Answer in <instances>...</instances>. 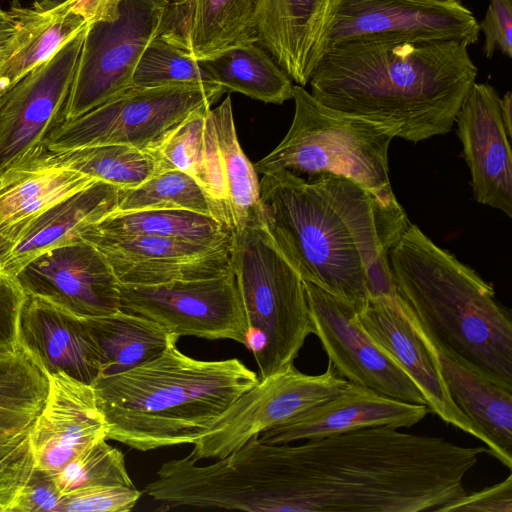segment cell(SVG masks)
Here are the masks:
<instances>
[{
    "label": "cell",
    "mask_w": 512,
    "mask_h": 512,
    "mask_svg": "<svg viewBox=\"0 0 512 512\" xmlns=\"http://www.w3.org/2000/svg\"><path fill=\"white\" fill-rule=\"evenodd\" d=\"M233 231L263 222L259 179L236 133L230 96L209 110Z\"/></svg>",
    "instance_id": "cell-30"
},
{
    "label": "cell",
    "mask_w": 512,
    "mask_h": 512,
    "mask_svg": "<svg viewBox=\"0 0 512 512\" xmlns=\"http://www.w3.org/2000/svg\"><path fill=\"white\" fill-rule=\"evenodd\" d=\"M140 496L136 487L92 486L64 495V512H128Z\"/></svg>",
    "instance_id": "cell-37"
},
{
    "label": "cell",
    "mask_w": 512,
    "mask_h": 512,
    "mask_svg": "<svg viewBox=\"0 0 512 512\" xmlns=\"http://www.w3.org/2000/svg\"><path fill=\"white\" fill-rule=\"evenodd\" d=\"M48 387V372L21 344L14 352L0 353V511H9L32 474L29 433Z\"/></svg>",
    "instance_id": "cell-17"
},
{
    "label": "cell",
    "mask_w": 512,
    "mask_h": 512,
    "mask_svg": "<svg viewBox=\"0 0 512 512\" xmlns=\"http://www.w3.org/2000/svg\"><path fill=\"white\" fill-rule=\"evenodd\" d=\"M87 28L0 95V173L44 151L65 122Z\"/></svg>",
    "instance_id": "cell-12"
},
{
    "label": "cell",
    "mask_w": 512,
    "mask_h": 512,
    "mask_svg": "<svg viewBox=\"0 0 512 512\" xmlns=\"http://www.w3.org/2000/svg\"><path fill=\"white\" fill-rule=\"evenodd\" d=\"M184 209L213 216L233 230L229 216L193 177L179 170L161 171L141 185L119 190L115 211Z\"/></svg>",
    "instance_id": "cell-34"
},
{
    "label": "cell",
    "mask_w": 512,
    "mask_h": 512,
    "mask_svg": "<svg viewBox=\"0 0 512 512\" xmlns=\"http://www.w3.org/2000/svg\"><path fill=\"white\" fill-rule=\"evenodd\" d=\"M197 60L212 82L226 92H238L277 105L293 98L291 78L256 40Z\"/></svg>",
    "instance_id": "cell-28"
},
{
    "label": "cell",
    "mask_w": 512,
    "mask_h": 512,
    "mask_svg": "<svg viewBox=\"0 0 512 512\" xmlns=\"http://www.w3.org/2000/svg\"><path fill=\"white\" fill-rule=\"evenodd\" d=\"M132 83L139 88L214 84L197 59L162 34L144 50L134 70Z\"/></svg>",
    "instance_id": "cell-35"
},
{
    "label": "cell",
    "mask_w": 512,
    "mask_h": 512,
    "mask_svg": "<svg viewBox=\"0 0 512 512\" xmlns=\"http://www.w3.org/2000/svg\"><path fill=\"white\" fill-rule=\"evenodd\" d=\"M167 1H169L172 4L179 5V4H183L186 0H167Z\"/></svg>",
    "instance_id": "cell-46"
},
{
    "label": "cell",
    "mask_w": 512,
    "mask_h": 512,
    "mask_svg": "<svg viewBox=\"0 0 512 512\" xmlns=\"http://www.w3.org/2000/svg\"><path fill=\"white\" fill-rule=\"evenodd\" d=\"M15 279L25 295L49 300L82 317L120 309L116 276L103 255L82 238L37 256Z\"/></svg>",
    "instance_id": "cell-16"
},
{
    "label": "cell",
    "mask_w": 512,
    "mask_h": 512,
    "mask_svg": "<svg viewBox=\"0 0 512 512\" xmlns=\"http://www.w3.org/2000/svg\"><path fill=\"white\" fill-rule=\"evenodd\" d=\"M357 320L374 342L415 382L430 412L478 438L471 422L450 395L435 346L397 294L369 297L357 312Z\"/></svg>",
    "instance_id": "cell-15"
},
{
    "label": "cell",
    "mask_w": 512,
    "mask_h": 512,
    "mask_svg": "<svg viewBox=\"0 0 512 512\" xmlns=\"http://www.w3.org/2000/svg\"><path fill=\"white\" fill-rule=\"evenodd\" d=\"M167 0H122L113 21L88 26L65 108V122L133 86L132 78L148 44L163 33Z\"/></svg>",
    "instance_id": "cell-8"
},
{
    "label": "cell",
    "mask_w": 512,
    "mask_h": 512,
    "mask_svg": "<svg viewBox=\"0 0 512 512\" xmlns=\"http://www.w3.org/2000/svg\"><path fill=\"white\" fill-rule=\"evenodd\" d=\"M8 12L15 21L16 33L1 54L0 95L89 26L72 11L71 0L49 9L22 6L14 0Z\"/></svg>",
    "instance_id": "cell-27"
},
{
    "label": "cell",
    "mask_w": 512,
    "mask_h": 512,
    "mask_svg": "<svg viewBox=\"0 0 512 512\" xmlns=\"http://www.w3.org/2000/svg\"><path fill=\"white\" fill-rule=\"evenodd\" d=\"M226 91L216 84L132 86L87 113L64 122L45 148L65 151L101 144L156 150L172 131L201 107H211Z\"/></svg>",
    "instance_id": "cell-7"
},
{
    "label": "cell",
    "mask_w": 512,
    "mask_h": 512,
    "mask_svg": "<svg viewBox=\"0 0 512 512\" xmlns=\"http://www.w3.org/2000/svg\"><path fill=\"white\" fill-rule=\"evenodd\" d=\"M261 0H186L170 4L162 35L202 59L230 46L258 41Z\"/></svg>",
    "instance_id": "cell-24"
},
{
    "label": "cell",
    "mask_w": 512,
    "mask_h": 512,
    "mask_svg": "<svg viewBox=\"0 0 512 512\" xmlns=\"http://www.w3.org/2000/svg\"><path fill=\"white\" fill-rule=\"evenodd\" d=\"M14 244L15 242L12 239L0 233V266Z\"/></svg>",
    "instance_id": "cell-45"
},
{
    "label": "cell",
    "mask_w": 512,
    "mask_h": 512,
    "mask_svg": "<svg viewBox=\"0 0 512 512\" xmlns=\"http://www.w3.org/2000/svg\"><path fill=\"white\" fill-rule=\"evenodd\" d=\"M173 337L158 357L91 384L106 438L150 451L193 444L258 375L239 359L200 360Z\"/></svg>",
    "instance_id": "cell-3"
},
{
    "label": "cell",
    "mask_w": 512,
    "mask_h": 512,
    "mask_svg": "<svg viewBox=\"0 0 512 512\" xmlns=\"http://www.w3.org/2000/svg\"><path fill=\"white\" fill-rule=\"evenodd\" d=\"M25 293L17 280L0 270V353L20 346L19 325Z\"/></svg>",
    "instance_id": "cell-40"
},
{
    "label": "cell",
    "mask_w": 512,
    "mask_h": 512,
    "mask_svg": "<svg viewBox=\"0 0 512 512\" xmlns=\"http://www.w3.org/2000/svg\"><path fill=\"white\" fill-rule=\"evenodd\" d=\"M113 235H148L204 245L232 244L233 230L219 219L184 209L114 211L90 225Z\"/></svg>",
    "instance_id": "cell-32"
},
{
    "label": "cell",
    "mask_w": 512,
    "mask_h": 512,
    "mask_svg": "<svg viewBox=\"0 0 512 512\" xmlns=\"http://www.w3.org/2000/svg\"><path fill=\"white\" fill-rule=\"evenodd\" d=\"M80 237L106 259L119 284L158 285L231 272L229 245L148 235H113L86 227Z\"/></svg>",
    "instance_id": "cell-14"
},
{
    "label": "cell",
    "mask_w": 512,
    "mask_h": 512,
    "mask_svg": "<svg viewBox=\"0 0 512 512\" xmlns=\"http://www.w3.org/2000/svg\"><path fill=\"white\" fill-rule=\"evenodd\" d=\"M478 21L452 0H332L322 52L352 41L478 42ZM322 54V53H321Z\"/></svg>",
    "instance_id": "cell-10"
},
{
    "label": "cell",
    "mask_w": 512,
    "mask_h": 512,
    "mask_svg": "<svg viewBox=\"0 0 512 512\" xmlns=\"http://www.w3.org/2000/svg\"><path fill=\"white\" fill-rule=\"evenodd\" d=\"M468 47L456 40L345 42L322 52L310 93L417 143L452 129L477 77Z\"/></svg>",
    "instance_id": "cell-2"
},
{
    "label": "cell",
    "mask_w": 512,
    "mask_h": 512,
    "mask_svg": "<svg viewBox=\"0 0 512 512\" xmlns=\"http://www.w3.org/2000/svg\"><path fill=\"white\" fill-rule=\"evenodd\" d=\"M16 33V24L10 13L0 8V51L12 41Z\"/></svg>",
    "instance_id": "cell-43"
},
{
    "label": "cell",
    "mask_w": 512,
    "mask_h": 512,
    "mask_svg": "<svg viewBox=\"0 0 512 512\" xmlns=\"http://www.w3.org/2000/svg\"><path fill=\"white\" fill-rule=\"evenodd\" d=\"M501 117L508 137H512V94L507 91L500 97Z\"/></svg>",
    "instance_id": "cell-44"
},
{
    "label": "cell",
    "mask_w": 512,
    "mask_h": 512,
    "mask_svg": "<svg viewBox=\"0 0 512 512\" xmlns=\"http://www.w3.org/2000/svg\"><path fill=\"white\" fill-rule=\"evenodd\" d=\"M115 186L96 181L34 219L15 242L0 270L15 278L30 261L47 250L80 239L81 232L114 212Z\"/></svg>",
    "instance_id": "cell-26"
},
{
    "label": "cell",
    "mask_w": 512,
    "mask_h": 512,
    "mask_svg": "<svg viewBox=\"0 0 512 512\" xmlns=\"http://www.w3.org/2000/svg\"><path fill=\"white\" fill-rule=\"evenodd\" d=\"M96 181L51 162L46 149L12 165L0 173V233L16 242L39 215Z\"/></svg>",
    "instance_id": "cell-23"
},
{
    "label": "cell",
    "mask_w": 512,
    "mask_h": 512,
    "mask_svg": "<svg viewBox=\"0 0 512 512\" xmlns=\"http://www.w3.org/2000/svg\"><path fill=\"white\" fill-rule=\"evenodd\" d=\"M452 1H458V2H461L462 0H452Z\"/></svg>",
    "instance_id": "cell-48"
},
{
    "label": "cell",
    "mask_w": 512,
    "mask_h": 512,
    "mask_svg": "<svg viewBox=\"0 0 512 512\" xmlns=\"http://www.w3.org/2000/svg\"><path fill=\"white\" fill-rule=\"evenodd\" d=\"M436 348V347H435ZM450 395L469 419L487 452L512 468V386L436 348Z\"/></svg>",
    "instance_id": "cell-25"
},
{
    "label": "cell",
    "mask_w": 512,
    "mask_h": 512,
    "mask_svg": "<svg viewBox=\"0 0 512 512\" xmlns=\"http://www.w3.org/2000/svg\"><path fill=\"white\" fill-rule=\"evenodd\" d=\"M295 109L282 141L254 164L261 174L288 171L307 179L334 174L351 179L374 193L393 195L388 150L393 129L333 110L305 87L294 85Z\"/></svg>",
    "instance_id": "cell-6"
},
{
    "label": "cell",
    "mask_w": 512,
    "mask_h": 512,
    "mask_svg": "<svg viewBox=\"0 0 512 512\" xmlns=\"http://www.w3.org/2000/svg\"><path fill=\"white\" fill-rule=\"evenodd\" d=\"M512 512V474L480 491L468 493L445 505L440 512Z\"/></svg>",
    "instance_id": "cell-41"
},
{
    "label": "cell",
    "mask_w": 512,
    "mask_h": 512,
    "mask_svg": "<svg viewBox=\"0 0 512 512\" xmlns=\"http://www.w3.org/2000/svg\"><path fill=\"white\" fill-rule=\"evenodd\" d=\"M2 51H3V50H2ZM2 51H0V63H1V53H2Z\"/></svg>",
    "instance_id": "cell-47"
},
{
    "label": "cell",
    "mask_w": 512,
    "mask_h": 512,
    "mask_svg": "<svg viewBox=\"0 0 512 512\" xmlns=\"http://www.w3.org/2000/svg\"><path fill=\"white\" fill-rule=\"evenodd\" d=\"M120 309L177 336L233 340L247 347L248 322L231 272L158 285L119 284Z\"/></svg>",
    "instance_id": "cell-11"
},
{
    "label": "cell",
    "mask_w": 512,
    "mask_h": 512,
    "mask_svg": "<svg viewBox=\"0 0 512 512\" xmlns=\"http://www.w3.org/2000/svg\"><path fill=\"white\" fill-rule=\"evenodd\" d=\"M231 267L261 380L294 364L312 333L304 282L263 222L233 232Z\"/></svg>",
    "instance_id": "cell-5"
},
{
    "label": "cell",
    "mask_w": 512,
    "mask_h": 512,
    "mask_svg": "<svg viewBox=\"0 0 512 512\" xmlns=\"http://www.w3.org/2000/svg\"><path fill=\"white\" fill-rule=\"evenodd\" d=\"M388 259L398 298L433 345L512 386V318L493 286L412 223Z\"/></svg>",
    "instance_id": "cell-4"
},
{
    "label": "cell",
    "mask_w": 512,
    "mask_h": 512,
    "mask_svg": "<svg viewBox=\"0 0 512 512\" xmlns=\"http://www.w3.org/2000/svg\"><path fill=\"white\" fill-rule=\"evenodd\" d=\"M332 0H261L258 42L297 85L305 87L321 56Z\"/></svg>",
    "instance_id": "cell-22"
},
{
    "label": "cell",
    "mask_w": 512,
    "mask_h": 512,
    "mask_svg": "<svg viewBox=\"0 0 512 512\" xmlns=\"http://www.w3.org/2000/svg\"><path fill=\"white\" fill-rule=\"evenodd\" d=\"M428 413L425 404L401 401L348 381L336 397L265 430L258 439L268 444H284L369 427L409 428Z\"/></svg>",
    "instance_id": "cell-20"
},
{
    "label": "cell",
    "mask_w": 512,
    "mask_h": 512,
    "mask_svg": "<svg viewBox=\"0 0 512 512\" xmlns=\"http://www.w3.org/2000/svg\"><path fill=\"white\" fill-rule=\"evenodd\" d=\"M19 339L48 374L62 371L90 385L100 374V351L86 317L49 300L25 295Z\"/></svg>",
    "instance_id": "cell-21"
},
{
    "label": "cell",
    "mask_w": 512,
    "mask_h": 512,
    "mask_svg": "<svg viewBox=\"0 0 512 512\" xmlns=\"http://www.w3.org/2000/svg\"><path fill=\"white\" fill-rule=\"evenodd\" d=\"M475 200L512 217V153L497 90L475 82L455 122Z\"/></svg>",
    "instance_id": "cell-18"
},
{
    "label": "cell",
    "mask_w": 512,
    "mask_h": 512,
    "mask_svg": "<svg viewBox=\"0 0 512 512\" xmlns=\"http://www.w3.org/2000/svg\"><path fill=\"white\" fill-rule=\"evenodd\" d=\"M100 439L53 474L63 495L98 485L135 487L122 452Z\"/></svg>",
    "instance_id": "cell-36"
},
{
    "label": "cell",
    "mask_w": 512,
    "mask_h": 512,
    "mask_svg": "<svg viewBox=\"0 0 512 512\" xmlns=\"http://www.w3.org/2000/svg\"><path fill=\"white\" fill-rule=\"evenodd\" d=\"M122 0H71L72 11L88 25L118 18Z\"/></svg>",
    "instance_id": "cell-42"
},
{
    "label": "cell",
    "mask_w": 512,
    "mask_h": 512,
    "mask_svg": "<svg viewBox=\"0 0 512 512\" xmlns=\"http://www.w3.org/2000/svg\"><path fill=\"white\" fill-rule=\"evenodd\" d=\"M47 158L119 190L132 189L163 171L155 150L140 149L127 144H101L51 152Z\"/></svg>",
    "instance_id": "cell-33"
},
{
    "label": "cell",
    "mask_w": 512,
    "mask_h": 512,
    "mask_svg": "<svg viewBox=\"0 0 512 512\" xmlns=\"http://www.w3.org/2000/svg\"><path fill=\"white\" fill-rule=\"evenodd\" d=\"M303 282L312 333L338 374L386 396L426 405L415 382L362 328L357 312L321 287Z\"/></svg>",
    "instance_id": "cell-13"
},
{
    "label": "cell",
    "mask_w": 512,
    "mask_h": 512,
    "mask_svg": "<svg viewBox=\"0 0 512 512\" xmlns=\"http://www.w3.org/2000/svg\"><path fill=\"white\" fill-rule=\"evenodd\" d=\"M347 384L331 362L318 375L305 374L292 364L239 396L193 443L187 457L194 462L221 459L253 436L336 397Z\"/></svg>",
    "instance_id": "cell-9"
},
{
    "label": "cell",
    "mask_w": 512,
    "mask_h": 512,
    "mask_svg": "<svg viewBox=\"0 0 512 512\" xmlns=\"http://www.w3.org/2000/svg\"><path fill=\"white\" fill-rule=\"evenodd\" d=\"M9 511L64 512V495L53 474L33 468L30 478L16 493Z\"/></svg>",
    "instance_id": "cell-38"
},
{
    "label": "cell",
    "mask_w": 512,
    "mask_h": 512,
    "mask_svg": "<svg viewBox=\"0 0 512 512\" xmlns=\"http://www.w3.org/2000/svg\"><path fill=\"white\" fill-rule=\"evenodd\" d=\"M259 187L264 227L302 280L358 312L369 298L368 269L410 224L395 195L334 174L288 171L263 174Z\"/></svg>",
    "instance_id": "cell-1"
},
{
    "label": "cell",
    "mask_w": 512,
    "mask_h": 512,
    "mask_svg": "<svg viewBox=\"0 0 512 512\" xmlns=\"http://www.w3.org/2000/svg\"><path fill=\"white\" fill-rule=\"evenodd\" d=\"M210 108L190 114L155 151L163 171L175 169L193 177L229 216Z\"/></svg>",
    "instance_id": "cell-31"
},
{
    "label": "cell",
    "mask_w": 512,
    "mask_h": 512,
    "mask_svg": "<svg viewBox=\"0 0 512 512\" xmlns=\"http://www.w3.org/2000/svg\"><path fill=\"white\" fill-rule=\"evenodd\" d=\"M478 26L484 35L483 53L486 58L491 59L496 51L512 57V0H489Z\"/></svg>",
    "instance_id": "cell-39"
},
{
    "label": "cell",
    "mask_w": 512,
    "mask_h": 512,
    "mask_svg": "<svg viewBox=\"0 0 512 512\" xmlns=\"http://www.w3.org/2000/svg\"><path fill=\"white\" fill-rule=\"evenodd\" d=\"M100 351V375L118 374L159 355L173 337L160 324L146 317L117 310L111 314L86 317Z\"/></svg>",
    "instance_id": "cell-29"
},
{
    "label": "cell",
    "mask_w": 512,
    "mask_h": 512,
    "mask_svg": "<svg viewBox=\"0 0 512 512\" xmlns=\"http://www.w3.org/2000/svg\"><path fill=\"white\" fill-rule=\"evenodd\" d=\"M103 438L105 423L92 385L62 371L49 374L45 404L29 433L33 468L55 474Z\"/></svg>",
    "instance_id": "cell-19"
}]
</instances>
